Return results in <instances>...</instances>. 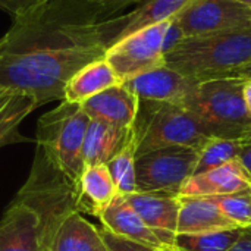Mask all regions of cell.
I'll return each mask as SVG.
<instances>
[{"label":"cell","instance_id":"obj_24","mask_svg":"<svg viewBox=\"0 0 251 251\" xmlns=\"http://www.w3.org/2000/svg\"><path fill=\"white\" fill-rule=\"evenodd\" d=\"M244 228L203 232L176 234L174 240L175 251H228L241 237Z\"/></svg>","mask_w":251,"mask_h":251},{"label":"cell","instance_id":"obj_12","mask_svg":"<svg viewBox=\"0 0 251 251\" xmlns=\"http://www.w3.org/2000/svg\"><path fill=\"white\" fill-rule=\"evenodd\" d=\"M103 229L128 241L146 246L157 251H175L160 235L149 228L144 221L134 212L124 196L118 194L113 201L99 215Z\"/></svg>","mask_w":251,"mask_h":251},{"label":"cell","instance_id":"obj_21","mask_svg":"<svg viewBox=\"0 0 251 251\" xmlns=\"http://www.w3.org/2000/svg\"><path fill=\"white\" fill-rule=\"evenodd\" d=\"M49 251H107L100 229L74 212L57 228Z\"/></svg>","mask_w":251,"mask_h":251},{"label":"cell","instance_id":"obj_35","mask_svg":"<svg viewBox=\"0 0 251 251\" xmlns=\"http://www.w3.org/2000/svg\"><path fill=\"white\" fill-rule=\"evenodd\" d=\"M4 43H6V38L1 37V38H0V59H1V54H3V50H4ZM1 91H6V90L0 88V93H1Z\"/></svg>","mask_w":251,"mask_h":251},{"label":"cell","instance_id":"obj_33","mask_svg":"<svg viewBox=\"0 0 251 251\" xmlns=\"http://www.w3.org/2000/svg\"><path fill=\"white\" fill-rule=\"evenodd\" d=\"M243 93H244V100H246L247 109H249V112H250L251 115V79H246Z\"/></svg>","mask_w":251,"mask_h":251},{"label":"cell","instance_id":"obj_2","mask_svg":"<svg viewBox=\"0 0 251 251\" xmlns=\"http://www.w3.org/2000/svg\"><path fill=\"white\" fill-rule=\"evenodd\" d=\"M251 63V25L182 38L165 53V65L196 81L224 78Z\"/></svg>","mask_w":251,"mask_h":251},{"label":"cell","instance_id":"obj_31","mask_svg":"<svg viewBox=\"0 0 251 251\" xmlns=\"http://www.w3.org/2000/svg\"><path fill=\"white\" fill-rule=\"evenodd\" d=\"M228 251H251V226L244 228L238 241Z\"/></svg>","mask_w":251,"mask_h":251},{"label":"cell","instance_id":"obj_26","mask_svg":"<svg viewBox=\"0 0 251 251\" xmlns=\"http://www.w3.org/2000/svg\"><path fill=\"white\" fill-rule=\"evenodd\" d=\"M219 210L238 226H251V193L209 197Z\"/></svg>","mask_w":251,"mask_h":251},{"label":"cell","instance_id":"obj_6","mask_svg":"<svg viewBox=\"0 0 251 251\" xmlns=\"http://www.w3.org/2000/svg\"><path fill=\"white\" fill-rule=\"evenodd\" d=\"M137 156L171 146L201 149L209 137L181 104L140 100L134 122Z\"/></svg>","mask_w":251,"mask_h":251},{"label":"cell","instance_id":"obj_13","mask_svg":"<svg viewBox=\"0 0 251 251\" xmlns=\"http://www.w3.org/2000/svg\"><path fill=\"white\" fill-rule=\"evenodd\" d=\"M251 193V178L238 159L219 168L193 175L182 185L179 197H215Z\"/></svg>","mask_w":251,"mask_h":251},{"label":"cell","instance_id":"obj_32","mask_svg":"<svg viewBox=\"0 0 251 251\" xmlns=\"http://www.w3.org/2000/svg\"><path fill=\"white\" fill-rule=\"evenodd\" d=\"M224 78H241V79H251V63L246 65V66H243V68H240V69H237V71H234V72H231V74H228V75H226V76H224Z\"/></svg>","mask_w":251,"mask_h":251},{"label":"cell","instance_id":"obj_1","mask_svg":"<svg viewBox=\"0 0 251 251\" xmlns=\"http://www.w3.org/2000/svg\"><path fill=\"white\" fill-rule=\"evenodd\" d=\"M100 7L81 0H49L15 18L4 35L0 88L32 97L38 107L65 99L68 81L104 57L97 31Z\"/></svg>","mask_w":251,"mask_h":251},{"label":"cell","instance_id":"obj_8","mask_svg":"<svg viewBox=\"0 0 251 251\" xmlns=\"http://www.w3.org/2000/svg\"><path fill=\"white\" fill-rule=\"evenodd\" d=\"M171 21L143 28L109 47L106 60L124 81L165 65L163 41Z\"/></svg>","mask_w":251,"mask_h":251},{"label":"cell","instance_id":"obj_9","mask_svg":"<svg viewBox=\"0 0 251 251\" xmlns=\"http://www.w3.org/2000/svg\"><path fill=\"white\" fill-rule=\"evenodd\" d=\"M172 19L184 38L212 35L251 25V7L237 0H193Z\"/></svg>","mask_w":251,"mask_h":251},{"label":"cell","instance_id":"obj_19","mask_svg":"<svg viewBox=\"0 0 251 251\" xmlns=\"http://www.w3.org/2000/svg\"><path fill=\"white\" fill-rule=\"evenodd\" d=\"M132 128L124 129L103 121L90 119L84 146L82 159L84 169L96 165H106L125 146L131 137Z\"/></svg>","mask_w":251,"mask_h":251},{"label":"cell","instance_id":"obj_15","mask_svg":"<svg viewBox=\"0 0 251 251\" xmlns=\"http://www.w3.org/2000/svg\"><path fill=\"white\" fill-rule=\"evenodd\" d=\"M124 197L144 224L156 231L160 238L175 250L174 240L176 235L179 199L146 193H132Z\"/></svg>","mask_w":251,"mask_h":251},{"label":"cell","instance_id":"obj_36","mask_svg":"<svg viewBox=\"0 0 251 251\" xmlns=\"http://www.w3.org/2000/svg\"><path fill=\"white\" fill-rule=\"evenodd\" d=\"M237 1H240V3H243V4H246V6L251 7V0H237Z\"/></svg>","mask_w":251,"mask_h":251},{"label":"cell","instance_id":"obj_28","mask_svg":"<svg viewBox=\"0 0 251 251\" xmlns=\"http://www.w3.org/2000/svg\"><path fill=\"white\" fill-rule=\"evenodd\" d=\"M49 0H0V7L7 10L13 18L24 16Z\"/></svg>","mask_w":251,"mask_h":251},{"label":"cell","instance_id":"obj_3","mask_svg":"<svg viewBox=\"0 0 251 251\" xmlns=\"http://www.w3.org/2000/svg\"><path fill=\"white\" fill-rule=\"evenodd\" d=\"M241 78L199 81L184 101L209 138L241 140L251 132V115L244 100Z\"/></svg>","mask_w":251,"mask_h":251},{"label":"cell","instance_id":"obj_18","mask_svg":"<svg viewBox=\"0 0 251 251\" xmlns=\"http://www.w3.org/2000/svg\"><path fill=\"white\" fill-rule=\"evenodd\" d=\"M76 188L78 212L88 213L97 218L118 196L116 185L106 165L85 168Z\"/></svg>","mask_w":251,"mask_h":251},{"label":"cell","instance_id":"obj_11","mask_svg":"<svg viewBox=\"0 0 251 251\" xmlns=\"http://www.w3.org/2000/svg\"><path fill=\"white\" fill-rule=\"evenodd\" d=\"M197 82L199 81L185 76L184 74L166 65H162L124 81V85L140 100L163 101L182 106L196 88Z\"/></svg>","mask_w":251,"mask_h":251},{"label":"cell","instance_id":"obj_27","mask_svg":"<svg viewBox=\"0 0 251 251\" xmlns=\"http://www.w3.org/2000/svg\"><path fill=\"white\" fill-rule=\"evenodd\" d=\"M100 232H101V238L104 241V246H106L107 251H157L153 250V249H149L146 246L128 241L125 238L116 237V235L110 234L109 231H106L103 228L100 229Z\"/></svg>","mask_w":251,"mask_h":251},{"label":"cell","instance_id":"obj_4","mask_svg":"<svg viewBox=\"0 0 251 251\" xmlns=\"http://www.w3.org/2000/svg\"><path fill=\"white\" fill-rule=\"evenodd\" d=\"M76 185L72 184L37 147L26 184L19 190L16 201L31 207L40 221V251H49L60 224L76 209Z\"/></svg>","mask_w":251,"mask_h":251},{"label":"cell","instance_id":"obj_30","mask_svg":"<svg viewBox=\"0 0 251 251\" xmlns=\"http://www.w3.org/2000/svg\"><path fill=\"white\" fill-rule=\"evenodd\" d=\"M237 159L243 163V166L246 168L247 174L251 178V132L240 140V151Z\"/></svg>","mask_w":251,"mask_h":251},{"label":"cell","instance_id":"obj_16","mask_svg":"<svg viewBox=\"0 0 251 251\" xmlns=\"http://www.w3.org/2000/svg\"><path fill=\"white\" fill-rule=\"evenodd\" d=\"M0 251H40V221L35 212L13 200L0 221Z\"/></svg>","mask_w":251,"mask_h":251},{"label":"cell","instance_id":"obj_23","mask_svg":"<svg viewBox=\"0 0 251 251\" xmlns=\"http://www.w3.org/2000/svg\"><path fill=\"white\" fill-rule=\"evenodd\" d=\"M135 159H137V140L134 129L125 146L106 163L112 179L116 185L118 194L128 196L135 193Z\"/></svg>","mask_w":251,"mask_h":251},{"label":"cell","instance_id":"obj_14","mask_svg":"<svg viewBox=\"0 0 251 251\" xmlns=\"http://www.w3.org/2000/svg\"><path fill=\"white\" fill-rule=\"evenodd\" d=\"M138 104L140 99L122 82L90 97L81 103V107L90 119L103 121L118 128L129 129L134 126Z\"/></svg>","mask_w":251,"mask_h":251},{"label":"cell","instance_id":"obj_5","mask_svg":"<svg viewBox=\"0 0 251 251\" xmlns=\"http://www.w3.org/2000/svg\"><path fill=\"white\" fill-rule=\"evenodd\" d=\"M88 124L90 118L81 104L65 100L37 124V147L76 187L84 172L82 146Z\"/></svg>","mask_w":251,"mask_h":251},{"label":"cell","instance_id":"obj_7","mask_svg":"<svg viewBox=\"0 0 251 251\" xmlns=\"http://www.w3.org/2000/svg\"><path fill=\"white\" fill-rule=\"evenodd\" d=\"M200 149L171 146L137 156L135 193L179 197L182 185L193 176Z\"/></svg>","mask_w":251,"mask_h":251},{"label":"cell","instance_id":"obj_29","mask_svg":"<svg viewBox=\"0 0 251 251\" xmlns=\"http://www.w3.org/2000/svg\"><path fill=\"white\" fill-rule=\"evenodd\" d=\"M81 1H87V3H91L97 7L101 9V12L104 15H109V13H113L131 3H135L138 0H81Z\"/></svg>","mask_w":251,"mask_h":251},{"label":"cell","instance_id":"obj_17","mask_svg":"<svg viewBox=\"0 0 251 251\" xmlns=\"http://www.w3.org/2000/svg\"><path fill=\"white\" fill-rule=\"evenodd\" d=\"M176 234H203L243 228L229 221L209 197H178Z\"/></svg>","mask_w":251,"mask_h":251},{"label":"cell","instance_id":"obj_20","mask_svg":"<svg viewBox=\"0 0 251 251\" xmlns=\"http://www.w3.org/2000/svg\"><path fill=\"white\" fill-rule=\"evenodd\" d=\"M118 84H122V79L106 60V57H100L85 65L68 81L63 100L81 104L90 97Z\"/></svg>","mask_w":251,"mask_h":251},{"label":"cell","instance_id":"obj_34","mask_svg":"<svg viewBox=\"0 0 251 251\" xmlns=\"http://www.w3.org/2000/svg\"><path fill=\"white\" fill-rule=\"evenodd\" d=\"M10 94H12V93H9V91H1V93H0V107H1V104L7 100V97H9Z\"/></svg>","mask_w":251,"mask_h":251},{"label":"cell","instance_id":"obj_10","mask_svg":"<svg viewBox=\"0 0 251 251\" xmlns=\"http://www.w3.org/2000/svg\"><path fill=\"white\" fill-rule=\"evenodd\" d=\"M191 1L193 0H144L129 13L110 21H99L97 31L100 43L104 50H107L118 41L143 28L171 21Z\"/></svg>","mask_w":251,"mask_h":251},{"label":"cell","instance_id":"obj_25","mask_svg":"<svg viewBox=\"0 0 251 251\" xmlns=\"http://www.w3.org/2000/svg\"><path fill=\"white\" fill-rule=\"evenodd\" d=\"M240 140H225V138H209L206 144L200 149L199 162L196 165L194 174H203L206 171L219 168L238 157Z\"/></svg>","mask_w":251,"mask_h":251},{"label":"cell","instance_id":"obj_22","mask_svg":"<svg viewBox=\"0 0 251 251\" xmlns=\"http://www.w3.org/2000/svg\"><path fill=\"white\" fill-rule=\"evenodd\" d=\"M37 107V101L29 96L12 93L7 97L0 107V147L24 140L18 134V126Z\"/></svg>","mask_w":251,"mask_h":251}]
</instances>
